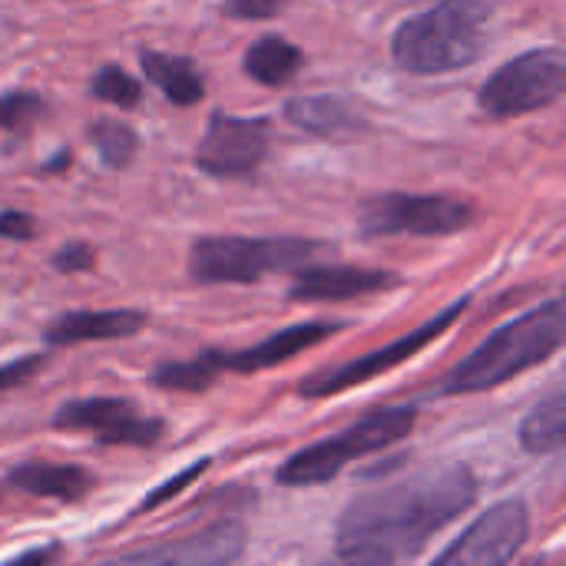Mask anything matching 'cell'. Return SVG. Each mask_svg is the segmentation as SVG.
<instances>
[{
  "mask_svg": "<svg viewBox=\"0 0 566 566\" xmlns=\"http://www.w3.org/2000/svg\"><path fill=\"white\" fill-rule=\"evenodd\" d=\"M524 566H544L541 560H531V564H524Z\"/></svg>",
  "mask_w": 566,
  "mask_h": 566,
  "instance_id": "obj_32",
  "label": "cell"
},
{
  "mask_svg": "<svg viewBox=\"0 0 566 566\" xmlns=\"http://www.w3.org/2000/svg\"><path fill=\"white\" fill-rule=\"evenodd\" d=\"M325 252V242L279 235H202L189 249V279L199 285H252L275 272H298Z\"/></svg>",
  "mask_w": 566,
  "mask_h": 566,
  "instance_id": "obj_4",
  "label": "cell"
},
{
  "mask_svg": "<svg viewBox=\"0 0 566 566\" xmlns=\"http://www.w3.org/2000/svg\"><path fill=\"white\" fill-rule=\"evenodd\" d=\"M139 66H143V76H146L169 103H176V106H196V103L206 96L202 73H199L196 63L186 60V56L159 53V50L143 46V50H139Z\"/></svg>",
  "mask_w": 566,
  "mask_h": 566,
  "instance_id": "obj_18",
  "label": "cell"
},
{
  "mask_svg": "<svg viewBox=\"0 0 566 566\" xmlns=\"http://www.w3.org/2000/svg\"><path fill=\"white\" fill-rule=\"evenodd\" d=\"M146 328V312L136 308H99V312H66L53 318L43 332L50 345H83V342H113L129 338Z\"/></svg>",
  "mask_w": 566,
  "mask_h": 566,
  "instance_id": "obj_16",
  "label": "cell"
},
{
  "mask_svg": "<svg viewBox=\"0 0 566 566\" xmlns=\"http://www.w3.org/2000/svg\"><path fill=\"white\" fill-rule=\"evenodd\" d=\"M401 279L385 269H358V265H302L295 272L292 302H352L375 292L395 289Z\"/></svg>",
  "mask_w": 566,
  "mask_h": 566,
  "instance_id": "obj_13",
  "label": "cell"
},
{
  "mask_svg": "<svg viewBox=\"0 0 566 566\" xmlns=\"http://www.w3.org/2000/svg\"><path fill=\"white\" fill-rule=\"evenodd\" d=\"M222 371L216 368V361L206 355L199 358H189V361H163L159 368H153L149 381L156 388H166V391H186V395H196V391H209L216 385Z\"/></svg>",
  "mask_w": 566,
  "mask_h": 566,
  "instance_id": "obj_21",
  "label": "cell"
},
{
  "mask_svg": "<svg viewBox=\"0 0 566 566\" xmlns=\"http://www.w3.org/2000/svg\"><path fill=\"white\" fill-rule=\"evenodd\" d=\"M90 143L96 146L99 159L109 166V169H126L136 153H139V136L133 133V126L119 123V119H109V116H99L90 123Z\"/></svg>",
  "mask_w": 566,
  "mask_h": 566,
  "instance_id": "obj_22",
  "label": "cell"
},
{
  "mask_svg": "<svg viewBox=\"0 0 566 566\" xmlns=\"http://www.w3.org/2000/svg\"><path fill=\"white\" fill-rule=\"evenodd\" d=\"M332 566H391L388 560L375 557V554H342V564Z\"/></svg>",
  "mask_w": 566,
  "mask_h": 566,
  "instance_id": "obj_31",
  "label": "cell"
},
{
  "mask_svg": "<svg viewBox=\"0 0 566 566\" xmlns=\"http://www.w3.org/2000/svg\"><path fill=\"white\" fill-rule=\"evenodd\" d=\"M531 537V514L521 501L488 507L431 566H507Z\"/></svg>",
  "mask_w": 566,
  "mask_h": 566,
  "instance_id": "obj_10",
  "label": "cell"
},
{
  "mask_svg": "<svg viewBox=\"0 0 566 566\" xmlns=\"http://www.w3.org/2000/svg\"><path fill=\"white\" fill-rule=\"evenodd\" d=\"M93 262H96V252L86 242H70L53 255L56 272H86V269H93Z\"/></svg>",
  "mask_w": 566,
  "mask_h": 566,
  "instance_id": "obj_27",
  "label": "cell"
},
{
  "mask_svg": "<svg viewBox=\"0 0 566 566\" xmlns=\"http://www.w3.org/2000/svg\"><path fill=\"white\" fill-rule=\"evenodd\" d=\"M566 438V395L554 388L521 424V444L527 454H557Z\"/></svg>",
  "mask_w": 566,
  "mask_h": 566,
  "instance_id": "obj_20",
  "label": "cell"
},
{
  "mask_svg": "<svg viewBox=\"0 0 566 566\" xmlns=\"http://www.w3.org/2000/svg\"><path fill=\"white\" fill-rule=\"evenodd\" d=\"M90 93L109 106H119V109H133L139 106L143 99V83L136 76H129L123 66L109 63V66H99L90 80Z\"/></svg>",
  "mask_w": 566,
  "mask_h": 566,
  "instance_id": "obj_23",
  "label": "cell"
},
{
  "mask_svg": "<svg viewBox=\"0 0 566 566\" xmlns=\"http://www.w3.org/2000/svg\"><path fill=\"white\" fill-rule=\"evenodd\" d=\"M7 484L46 501H60V504H76L90 494V488L96 484L93 474L80 464H50V461H27L17 464L7 474Z\"/></svg>",
  "mask_w": 566,
  "mask_h": 566,
  "instance_id": "obj_17",
  "label": "cell"
},
{
  "mask_svg": "<svg viewBox=\"0 0 566 566\" xmlns=\"http://www.w3.org/2000/svg\"><path fill=\"white\" fill-rule=\"evenodd\" d=\"M478 222V209L454 196H415V192H378L365 199L358 229L365 239L388 235H424L441 239L464 232Z\"/></svg>",
  "mask_w": 566,
  "mask_h": 566,
  "instance_id": "obj_7",
  "label": "cell"
},
{
  "mask_svg": "<svg viewBox=\"0 0 566 566\" xmlns=\"http://www.w3.org/2000/svg\"><path fill=\"white\" fill-rule=\"evenodd\" d=\"M33 232H36V222H33V216H27V212H17V209H10V212H0V239L30 242V239H33Z\"/></svg>",
  "mask_w": 566,
  "mask_h": 566,
  "instance_id": "obj_29",
  "label": "cell"
},
{
  "mask_svg": "<svg viewBox=\"0 0 566 566\" xmlns=\"http://www.w3.org/2000/svg\"><path fill=\"white\" fill-rule=\"evenodd\" d=\"M474 501L478 478L471 468H424L355 497L338 521V554H375L398 566L421 554L424 544L458 521Z\"/></svg>",
  "mask_w": 566,
  "mask_h": 566,
  "instance_id": "obj_1",
  "label": "cell"
},
{
  "mask_svg": "<svg viewBox=\"0 0 566 566\" xmlns=\"http://www.w3.org/2000/svg\"><path fill=\"white\" fill-rule=\"evenodd\" d=\"M418 424L415 408H378L348 424L345 431L322 438L302 451H295L275 474L282 488H315L335 481L348 464L371 458L398 441H405Z\"/></svg>",
  "mask_w": 566,
  "mask_h": 566,
  "instance_id": "obj_5",
  "label": "cell"
},
{
  "mask_svg": "<svg viewBox=\"0 0 566 566\" xmlns=\"http://www.w3.org/2000/svg\"><path fill=\"white\" fill-rule=\"evenodd\" d=\"M335 332H342L338 322H302V325H289V328L262 338L252 348H242V352H209V358L216 361L219 371L255 375V371H265V368H275V365L292 361L295 355L322 345Z\"/></svg>",
  "mask_w": 566,
  "mask_h": 566,
  "instance_id": "obj_14",
  "label": "cell"
},
{
  "mask_svg": "<svg viewBox=\"0 0 566 566\" xmlns=\"http://www.w3.org/2000/svg\"><path fill=\"white\" fill-rule=\"evenodd\" d=\"M566 90V63L557 46L527 50L507 60L478 93V106L491 119H514L554 106Z\"/></svg>",
  "mask_w": 566,
  "mask_h": 566,
  "instance_id": "obj_6",
  "label": "cell"
},
{
  "mask_svg": "<svg viewBox=\"0 0 566 566\" xmlns=\"http://www.w3.org/2000/svg\"><path fill=\"white\" fill-rule=\"evenodd\" d=\"M242 554H245V527L239 521H219L189 537L139 547L96 566H232Z\"/></svg>",
  "mask_w": 566,
  "mask_h": 566,
  "instance_id": "obj_12",
  "label": "cell"
},
{
  "mask_svg": "<svg viewBox=\"0 0 566 566\" xmlns=\"http://www.w3.org/2000/svg\"><path fill=\"white\" fill-rule=\"evenodd\" d=\"M566 335V312L560 298L524 312L484 338L461 365L444 378V395H481L507 385L511 378L544 365L560 352Z\"/></svg>",
  "mask_w": 566,
  "mask_h": 566,
  "instance_id": "obj_3",
  "label": "cell"
},
{
  "mask_svg": "<svg viewBox=\"0 0 566 566\" xmlns=\"http://www.w3.org/2000/svg\"><path fill=\"white\" fill-rule=\"evenodd\" d=\"M206 468H209V458H202V461H196L192 468H186V471H179L172 481H166V484H159L143 504H139V511H153V507H159L163 501H169V497H176L179 491H186L192 481H199L202 474H206Z\"/></svg>",
  "mask_w": 566,
  "mask_h": 566,
  "instance_id": "obj_25",
  "label": "cell"
},
{
  "mask_svg": "<svg viewBox=\"0 0 566 566\" xmlns=\"http://www.w3.org/2000/svg\"><path fill=\"white\" fill-rule=\"evenodd\" d=\"M302 63H305L302 50L292 40L279 36V33L259 36L245 50V56H242V70L249 73V80H255L262 86H285V83H292L295 73L302 70Z\"/></svg>",
  "mask_w": 566,
  "mask_h": 566,
  "instance_id": "obj_19",
  "label": "cell"
},
{
  "mask_svg": "<svg viewBox=\"0 0 566 566\" xmlns=\"http://www.w3.org/2000/svg\"><path fill=\"white\" fill-rule=\"evenodd\" d=\"M53 428L96 434L99 444L119 448H153L163 438V421L146 418L126 398H80L60 405L53 415Z\"/></svg>",
  "mask_w": 566,
  "mask_h": 566,
  "instance_id": "obj_11",
  "label": "cell"
},
{
  "mask_svg": "<svg viewBox=\"0 0 566 566\" xmlns=\"http://www.w3.org/2000/svg\"><path fill=\"white\" fill-rule=\"evenodd\" d=\"M468 305H471V295L458 298L454 305H448L444 312H438L434 318H428L424 325H418L415 332H408L405 338H398V342H391V345H385V348H378V352H368V355H361V358H352V361H342V365H335V368H322V371L302 378L298 395H302V398H332V395L352 391V388H358V385H368V381L378 378V375L395 371L398 365L411 361V358L421 355L428 345H434V342H438V338L468 312Z\"/></svg>",
  "mask_w": 566,
  "mask_h": 566,
  "instance_id": "obj_8",
  "label": "cell"
},
{
  "mask_svg": "<svg viewBox=\"0 0 566 566\" xmlns=\"http://www.w3.org/2000/svg\"><path fill=\"white\" fill-rule=\"evenodd\" d=\"M40 368H43V358H40V355H23V358H17V361L0 365V391H10V388L27 385Z\"/></svg>",
  "mask_w": 566,
  "mask_h": 566,
  "instance_id": "obj_26",
  "label": "cell"
},
{
  "mask_svg": "<svg viewBox=\"0 0 566 566\" xmlns=\"http://www.w3.org/2000/svg\"><path fill=\"white\" fill-rule=\"evenodd\" d=\"M285 119L292 126H298L302 133H308L315 139H328V143H348V139L368 133V119L361 116V109H355L342 96H325V93L289 99Z\"/></svg>",
  "mask_w": 566,
  "mask_h": 566,
  "instance_id": "obj_15",
  "label": "cell"
},
{
  "mask_svg": "<svg viewBox=\"0 0 566 566\" xmlns=\"http://www.w3.org/2000/svg\"><path fill=\"white\" fill-rule=\"evenodd\" d=\"M43 116V99L30 90L0 93V129L3 133H27Z\"/></svg>",
  "mask_w": 566,
  "mask_h": 566,
  "instance_id": "obj_24",
  "label": "cell"
},
{
  "mask_svg": "<svg viewBox=\"0 0 566 566\" xmlns=\"http://www.w3.org/2000/svg\"><path fill=\"white\" fill-rule=\"evenodd\" d=\"M285 0H226V13L235 20H269L282 10Z\"/></svg>",
  "mask_w": 566,
  "mask_h": 566,
  "instance_id": "obj_28",
  "label": "cell"
},
{
  "mask_svg": "<svg viewBox=\"0 0 566 566\" xmlns=\"http://www.w3.org/2000/svg\"><path fill=\"white\" fill-rule=\"evenodd\" d=\"M56 557H60V547H56V544H50V547L23 551L20 557H13V560H7V564H0V566H50Z\"/></svg>",
  "mask_w": 566,
  "mask_h": 566,
  "instance_id": "obj_30",
  "label": "cell"
},
{
  "mask_svg": "<svg viewBox=\"0 0 566 566\" xmlns=\"http://www.w3.org/2000/svg\"><path fill=\"white\" fill-rule=\"evenodd\" d=\"M269 156V119L212 113L192 163L212 179H249Z\"/></svg>",
  "mask_w": 566,
  "mask_h": 566,
  "instance_id": "obj_9",
  "label": "cell"
},
{
  "mask_svg": "<svg viewBox=\"0 0 566 566\" xmlns=\"http://www.w3.org/2000/svg\"><path fill=\"white\" fill-rule=\"evenodd\" d=\"M497 0H441L408 17L391 40L395 63L411 76H444L481 60Z\"/></svg>",
  "mask_w": 566,
  "mask_h": 566,
  "instance_id": "obj_2",
  "label": "cell"
}]
</instances>
